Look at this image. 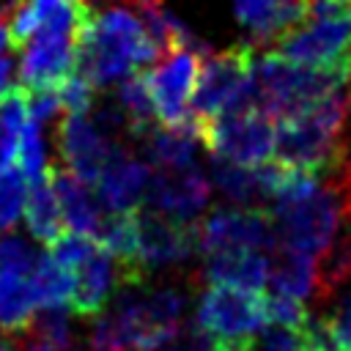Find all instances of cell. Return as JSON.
<instances>
[{
    "instance_id": "obj_1",
    "label": "cell",
    "mask_w": 351,
    "mask_h": 351,
    "mask_svg": "<svg viewBox=\"0 0 351 351\" xmlns=\"http://www.w3.org/2000/svg\"><path fill=\"white\" fill-rule=\"evenodd\" d=\"M351 112V85L277 118L274 154L282 165L313 176H329L348 159L346 121Z\"/></svg>"
},
{
    "instance_id": "obj_2",
    "label": "cell",
    "mask_w": 351,
    "mask_h": 351,
    "mask_svg": "<svg viewBox=\"0 0 351 351\" xmlns=\"http://www.w3.org/2000/svg\"><path fill=\"white\" fill-rule=\"evenodd\" d=\"M162 52L154 44L143 16L129 5H96L88 30L77 49L74 71L90 85L107 88L110 82L132 74L134 69L159 60Z\"/></svg>"
},
{
    "instance_id": "obj_3",
    "label": "cell",
    "mask_w": 351,
    "mask_h": 351,
    "mask_svg": "<svg viewBox=\"0 0 351 351\" xmlns=\"http://www.w3.org/2000/svg\"><path fill=\"white\" fill-rule=\"evenodd\" d=\"M343 85H351V60L329 63V66H307L266 49L255 63L252 107L266 110L274 118H282Z\"/></svg>"
},
{
    "instance_id": "obj_4",
    "label": "cell",
    "mask_w": 351,
    "mask_h": 351,
    "mask_svg": "<svg viewBox=\"0 0 351 351\" xmlns=\"http://www.w3.org/2000/svg\"><path fill=\"white\" fill-rule=\"evenodd\" d=\"M271 52L307 66L351 60V0H313L307 19L280 38Z\"/></svg>"
},
{
    "instance_id": "obj_5",
    "label": "cell",
    "mask_w": 351,
    "mask_h": 351,
    "mask_svg": "<svg viewBox=\"0 0 351 351\" xmlns=\"http://www.w3.org/2000/svg\"><path fill=\"white\" fill-rule=\"evenodd\" d=\"M255 77V47L239 41L222 52H211L203 60L200 80L192 96V112L203 118H217L222 112L239 110Z\"/></svg>"
},
{
    "instance_id": "obj_6",
    "label": "cell",
    "mask_w": 351,
    "mask_h": 351,
    "mask_svg": "<svg viewBox=\"0 0 351 351\" xmlns=\"http://www.w3.org/2000/svg\"><path fill=\"white\" fill-rule=\"evenodd\" d=\"M197 230V252L211 255L222 250H261L274 252L280 247L274 214L263 206H236V208H211Z\"/></svg>"
},
{
    "instance_id": "obj_7",
    "label": "cell",
    "mask_w": 351,
    "mask_h": 351,
    "mask_svg": "<svg viewBox=\"0 0 351 351\" xmlns=\"http://www.w3.org/2000/svg\"><path fill=\"white\" fill-rule=\"evenodd\" d=\"M274 143H277V118L258 107L217 115L206 137V148L211 156L247 167L266 162L274 151Z\"/></svg>"
},
{
    "instance_id": "obj_8",
    "label": "cell",
    "mask_w": 351,
    "mask_h": 351,
    "mask_svg": "<svg viewBox=\"0 0 351 351\" xmlns=\"http://www.w3.org/2000/svg\"><path fill=\"white\" fill-rule=\"evenodd\" d=\"M195 321L219 340H228V343L250 340L266 324L263 296L261 291H244L236 285L208 282V288L197 299Z\"/></svg>"
},
{
    "instance_id": "obj_9",
    "label": "cell",
    "mask_w": 351,
    "mask_h": 351,
    "mask_svg": "<svg viewBox=\"0 0 351 351\" xmlns=\"http://www.w3.org/2000/svg\"><path fill=\"white\" fill-rule=\"evenodd\" d=\"M203 60L206 58L200 52L181 47L165 52L162 60L151 71H145L159 123H178L189 112L186 104L195 96Z\"/></svg>"
},
{
    "instance_id": "obj_10",
    "label": "cell",
    "mask_w": 351,
    "mask_h": 351,
    "mask_svg": "<svg viewBox=\"0 0 351 351\" xmlns=\"http://www.w3.org/2000/svg\"><path fill=\"white\" fill-rule=\"evenodd\" d=\"M137 244L140 263L145 271L184 263L192 252H197V230L195 222L176 219L151 206L137 208Z\"/></svg>"
},
{
    "instance_id": "obj_11",
    "label": "cell",
    "mask_w": 351,
    "mask_h": 351,
    "mask_svg": "<svg viewBox=\"0 0 351 351\" xmlns=\"http://www.w3.org/2000/svg\"><path fill=\"white\" fill-rule=\"evenodd\" d=\"M55 145H58L60 162L74 176H80L88 186H96L107 159L112 156V151L121 143L101 134L99 126L93 121H88V115L63 112L55 126Z\"/></svg>"
},
{
    "instance_id": "obj_12",
    "label": "cell",
    "mask_w": 351,
    "mask_h": 351,
    "mask_svg": "<svg viewBox=\"0 0 351 351\" xmlns=\"http://www.w3.org/2000/svg\"><path fill=\"white\" fill-rule=\"evenodd\" d=\"M211 197V184L208 178L197 170V167H159L151 176L148 192H145V203L162 214H170L176 219H186L192 222L197 214H203V208L208 206Z\"/></svg>"
},
{
    "instance_id": "obj_13",
    "label": "cell",
    "mask_w": 351,
    "mask_h": 351,
    "mask_svg": "<svg viewBox=\"0 0 351 351\" xmlns=\"http://www.w3.org/2000/svg\"><path fill=\"white\" fill-rule=\"evenodd\" d=\"M310 3L313 0H233V11L250 33V44L271 49L307 19Z\"/></svg>"
},
{
    "instance_id": "obj_14",
    "label": "cell",
    "mask_w": 351,
    "mask_h": 351,
    "mask_svg": "<svg viewBox=\"0 0 351 351\" xmlns=\"http://www.w3.org/2000/svg\"><path fill=\"white\" fill-rule=\"evenodd\" d=\"M151 167L132 156L129 148L121 143L112 156L107 159L99 181H96V197L107 211H134L143 206L148 184H151Z\"/></svg>"
},
{
    "instance_id": "obj_15",
    "label": "cell",
    "mask_w": 351,
    "mask_h": 351,
    "mask_svg": "<svg viewBox=\"0 0 351 351\" xmlns=\"http://www.w3.org/2000/svg\"><path fill=\"white\" fill-rule=\"evenodd\" d=\"M71 274H74V296L69 304L71 313L80 318L101 315L112 291H118V285H121L118 261L99 244L80 266L71 269Z\"/></svg>"
},
{
    "instance_id": "obj_16",
    "label": "cell",
    "mask_w": 351,
    "mask_h": 351,
    "mask_svg": "<svg viewBox=\"0 0 351 351\" xmlns=\"http://www.w3.org/2000/svg\"><path fill=\"white\" fill-rule=\"evenodd\" d=\"M47 176L55 186V195H58V203H60V211H63V222L74 230V233H85V236H99V228H101V203L99 197H93L88 192V184L74 176L66 165H58L52 162L47 167Z\"/></svg>"
},
{
    "instance_id": "obj_17",
    "label": "cell",
    "mask_w": 351,
    "mask_h": 351,
    "mask_svg": "<svg viewBox=\"0 0 351 351\" xmlns=\"http://www.w3.org/2000/svg\"><path fill=\"white\" fill-rule=\"evenodd\" d=\"M200 274L208 282L261 291L269 282V258L261 250H222L206 255V266Z\"/></svg>"
},
{
    "instance_id": "obj_18",
    "label": "cell",
    "mask_w": 351,
    "mask_h": 351,
    "mask_svg": "<svg viewBox=\"0 0 351 351\" xmlns=\"http://www.w3.org/2000/svg\"><path fill=\"white\" fill-rule=\"evenodd\" d=\"M269 285L296 299L318 296V261L310 252L280 244L269 258Z\"/></svg>"
},
{
    "instance_id": "obj_19",
    "label": "cell",
    "mask_w": 351,
    "mask_h": 351,
    "mask_svg": "<svg viewBox=\"0 0 351 351\" xmlns=\"http://www.w3.org/2000/svg\"><path fill=\"white\" fill-rule=\"evenodd\" d=\"M25 225L27 233L41 244H52L58 236H63V211L49 176L30 184L25 200Z\"/></svg>"
},
{
    "instance_id": "obj_20",
    "label": "cell",
    "mask_w": 351,
    "mask_h": 351,
    "mask_svg": "<svg viewBox=\"0 0 351 351\" xmlns=\"http://www.w3.org/2000/svg\"><path fill=\"white\" fill-rule=\"evenodd\" d=\"M118 104H121L123 112H126L129 137H132V140H143V137L159 123L145 71H137V74L132 71V74L123 77V82H121V88H118Z\"/></svg>"
},
{
    "instance_id": "obj_21",
    "label": "cell",
    "mask_w": 351,
    "mask_h": 351,
    "mask_svg": "<svg viewBox=\"0 0 351 351\" xmlns=\"http://www.w3.org/2000/svg\"><path fill=\"white\" fill-rule=\"evenodd\" d=\"M30 291H33V299L38 307H55V304H71V296H74V274L58 263L49 252L38 255L30 277Z\"/></svg>"
},
{
    "instance_id": "obj_22",
    "label": "cell",
    "mask_w": 351,
    "mask_h": 351,
    "mask_svg": "<svg viewBox=\"0 0 351 351\" xmlns=\"http://www.w3.org/2000/svg\"><path fill=\"white\" fill-rule=\"evenodd\" d=\"M211 181L236 206H261V200H266L255 167L211 156Z\"/></svg>"
},
{
    "instance_id": "obj_23",
    "label": "cell",
    "mask_w": 351,
    "mask_h": 351,
    "mask_svg": "<svg viewBox=\"0 0 351 351\" xmlns=\"http://www.w3.org/2000/svg\"><path fill=\"white\" fill-rule=\"evenodd\" d=\"M351 280V217L340 225L329 247L318 255V299H329Z\"/></svg>"
},
{
    "instance_id": "obj_24",
    "label": "cell",
    "mask_w": 351,
    "mask_h": 351,
    "mask_svg": "<svg viewBox=\"0 0 351 351\" xmlns=\"http://www.w3.org/2000/svg\"><path fill=\"white\" fill-rule=\"evenodd\" d=\"M36 299L27 277L0 274V329L5 332H27L36 315Z\"/></svg>"
},
{
    "instance_id": "obj_25",
    "label": "cell",
    "mask_w": 351,
    "mask_h": 351,
    "mask_svg": "<svg viewBox=\"0 0 351 351\" xmlns=\"http://www.w3.org/2000/svg\"><path fill=\"white\" fill-rule=\"evenodd\" d=\"M33 337L44 346L69 348L71 346V307L55 304V307H36V315L27 326Z\"/></svg>"
},
{
    "instance_id": "obj_26",
    "label": "cell",
    "mask_w": 351,
    "mask_h": 351,
    "mask_svg": "<svg viewBox=\"0 0 351 351\" xmlns=\"http://www.w3.org/2000/svg\"><path fill=\"white\" fill-rule=\"evenodd\" d=\"M27 178L22 170H5L0 176V233L16 228L19 217L25 214L27 200Z\"/></svg>"
},
{
    "instance_id": "obj_27",
    "label": "cell",
    "mask_w": 351,
    "mask_h": 351,
    "mask_svg": "<svg viewBox=\"0 0 351 351\" xmlns=\"http://www.w3.org/2000/svg\"><path fill=\"white\" fill-rule=\"evenodd\" d=\"M38 126H41V123H36L33 118L25 123L22 137H19V151H16L19 170L25 173V178H27L30 184L47 176V154H44V140H41Z\"/></svg>"
},
{
    "instance_id": "obj_28",
    "label": "cell",
    "mask_w": 351,
    "mask_h": 351,
    "mask_svg": "<svg viewBox=\"0 0 351 351\" xmlns=\"http://www.w3.org/2000/svg\"><path fill=\"white\" fill-rule=\"evenodd\" d=\"M38 255L33 247L19 239V236H0V274H16V277H30Z\"/></svg>"
},
{
    "instance_id": "obj_29",
    "label": "cell",
    "mask_w": 351,
    "mask_h": 351,
    "mask_svg": "<svg viewBox=\"0 0 351 351\" xmlns=\"http://www.w3.org/2000/svg\"><path fill=\"white\" fill-rule=\"evenodd\" d=\"M263 310H266V324H282V326H302L307 321L304 299H296L291 293L274 291L263 296Z\"/></svg>"
},
{
    "instance_id": "obj_30",
    "label": "cell",
    "mask_w": 351,
    "mask_h": 351,
    "mask_svg": "<svg viewBox=\"0 0 351 351\" xmlns=\"http://www.w3.org/2000/svg\"><path fill=\"white\" fill-rule=\"evenodd\" d=\"M96 85H90L82 74L71 71L60 85H58V96H60V107L63 112H80L88 115L96 104Z\"/></svg>"
},
{
    "instance_id": "obj_31",
    "label": "cell",
    "mask_w": 351,
    "mask_h": 351,
    "mask_svg": "<svg viewBox=\"0 0 351 351\" xmlns=\"http://www.w3.org/2000/svg\"><path fill=\"white\" fill-rule=\"evenodd\" d=\"M27 110L30 118L36 123H47L49 118H55L63 107H60V96L58 88H38V90H27Z\"/></svg>"
},
{
    "instance_id": "obj_32",
    "label": "cell",
    "mask_w": 351,
    "mask_h": 351,
    "mask_svg": "<svg viewBox=\"0 0 351 351\" xmlns=\"http://www.w3.org/2000/svg\"><path fill=\"white\" fill-rule=\"evenodd\" d=\"M11 71H14V63H11V58H8V55H0V99L8 93Z\"/></svg>"
},
{
    "instance_id": "obj_33",
    "label": "cell",
    "mask_w": 351,
    "mask_h": 351,
    "mask_svg": "<svg viewBox=\"0 0 351 351\" xmlns=\"http://www.w3.org/2000/svg\"><path fill=\"white\" fill-rule=\"evenodd\" d=\"M11 19V5H0V25H5Z\"/></svg>"
},
{
    "instance_id": "obj_34",
    "label": "cell",
    "mask_w": 351,
    "mask_h": 351,
    "mask_svg": "<svg viewBox=\"0 0 351 351\" xmlns=\"http://www.w3.org/2000/svg\"><path fill=\"white\" fill-rule=\"evenodd\" d=\"M8 44V27L5 25H0V52H3V47Z\"/></svg>"
},
{
    "instance_id": "obj_35",
    "label": "cell",
    "mask_w": 351,
    "mask_h": 351,
    "mask_svg": "<svg viewBox=\"0 0 351 351\" xmlns=\"http://www.w3.org/2000/svg\"><path fill=\"white\" fill-rule=\"evenodd\" d=\"M30 351H66V348H55V346H44V343H36Z\"/></svg>"
},
{
    "instance_id": "obj_36",
    "label": "cell",
    "mask_w": 351,
    "mask_h": 351,
    "mask_svg": "<svg viewBox=\"0 0 351 351\" xmlns=\"http://www.w3.org/2000/svg\"><path fill=\"white\" fill-rule=\"evenodd\" d=\"M0 351H14V348H11V343H5V340H0Z\"/></svg>"
},
{
    "instance_id": "obj_37",
    "label": "cell",
    "mask_w": 351,
    "mask_h": 351,
    "mask_svg": "<svg viewBox=\"0 0 351 351\" xmlns=\"http://www.w3.org/2000/svg\"><path fill=\"white\" fill-rule=\"evenodd\" d=\"M16 3H19V0H11V3H8V5H11V8H14V5H16Z\"/></svg>"
}]
</instances>
